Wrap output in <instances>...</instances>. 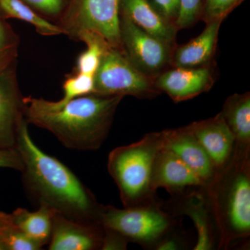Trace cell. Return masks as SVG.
<instances>
[{"instance_id":"obj_11","label":"cell","mask_w":250,"mask_h":250,"mask_svg":"<svg viewBox=\"0 0 250 250\" xmlns=\"http://www.w3.org/2000/svg\"><path fill=\"white\" fill-rule=\"evenodd\" d=\"M188 126L209 156L216 172L222 170L231 160L236 141L221 113Z\"/></svg>"},{"instance_id":"obj_10","label":"cell","mask_w":250,"mask_h":250,"mask_svg":"<svg viewBox=\"0 0 250 250\" xmlns=\"http://www.w3.org/2000/svg\"><path fill=\"white\" fill-rule=\"evenodd\" d=\"M103 236V226L77 223L53 210L48 249L101 250Z\"/></svg>"},{"instance_id":"obj_17","label":"cell","mask_w":250,"mask_h":250,"mask_svg":"<svg viewBox=\"0 0 250 250\" xmlns=\"http://www.w3.org/2000/svg\"><path fill=\"white\" fill-rule=\"evenodd\" d=\"M184 198L178 205L179 213L187 215L193 223L197 231L194 250H210L214 247V233L212 216L207 195L194 192Z\"/></svg>"},{"instance_id":"obj_19","label":"cell","mask_w":250,"mask_h":250,"mask_svg":"<svg viewBox=\"0 0 250 250\" xmlns=\"http://www.w3.org/2000/svg\"><path fill=\"white\" fill-rule=\"evenodd\" d=\"M220 113L234 135L236 144L250 146V93L230 96Z\"/></svg>"},{"instance_id":"obj_13","label":"cell","mask_w":250,"mask_h":250,"mask_svg":"<svg viewBox=\"0 0 250 250\" xmlns=\"http://www.w3.org/2000/svg\"><path fill=\"white\" fill-rule=\"evenodd\" d=\"M213 81L207 67H176L158 75L154 85L176 103L195 98L209 90Z\"/></svg>"},{"instance_id":"obj_5","label":"cell","mask_w":250,"mask_h":250,"mask_svg":"<svg viewBox=\"0 0 250 250\" xmlns=\"http://www.w3.org/2000/svg\"><path fill=\"white\" fill-rule=\"evenodd\" d=\"M100 224L121 233L129 242L154 248L170 232L173 221L155 201L124 208L103 205Z\"/></svg>"},{"instance_id":"obj_25","label":"cell","mask_w":250,"mask_h":250,"mask_svg":"<svg viewBox=\"0 0 250 250\" xmlns=\"http://www.w3.org/2000/svg\"><path fill=\"white\" fill-rule=\"evenodd\" d=\"M0 237L6 250H39L42 248L14 225L1 230Z\"/></svg>"},{"instance_id":"obj_21","label":"cell","mask_w":250,"mask_h":250,"mask_svg":"<svg viewBox=\"0 0 250 250\" xmlns=\"http://www.w3.org/2000/svg\"><path fill=\"white\" fill-rule=\"evenodd\" d=\"M77 41L84 42L87 49L79 56L72 72L94 77L100 65L102 56L111 45L103 36L90 31L81 32L77 36Z\"/></svg>"},{"instance_id":"obj_16","label":"cell","mask_w":250,"mask_h":250,"mask_svg":"<svg viewBox=\"0 0 250 250\" xmlns=\"http://www.w3.org/2000/svg\"><path fill=\"white\" fill-rule=\"evenodd\" d=\"M222 21L216 20L207 23V27L200 35L176 49L171 60L174 67L205 66L214 54Z\"/></svg>"},{"instance_id":"obj_30","label":"cell","mask_w":250,"mask_h":250,"mask_svg":"<svg viewBox=\"0 0 250 250\" xmlns=\"http://www.w3.org/2000/svg\"><path fill=\"white\" fill-rule=\"evenodd\" d=\"M0 167L22 171V158L16 148H0Z\"/></svg>"},{"instance_id":"obj_7","label":"cell","mask_w":250,"mask_h":250,"mask_svg":"<svg viewBox=\"0 0 250 250\" xmlns=\"http://www.w3.org/2000/svg\"><path fill=\"white\" fill-rule=\"evenodd\" d=\"M159 92L150 77L136 68L119 49L108 46L94 75L93 94L148 98Z\"/></svg>"},{"instance_id":"obj_18","label":"cell","mask_w":250,"mask_h":250,"mask_svg":"<svg viewBox=\"0 0 250 250\" xmlns=\"http://www.w3.org/2000/svg\"><path fill=\"white\" fill-rule=\"evenodd\" d=\"M53 210L39 206L36 211L18 208L11 213L13 225L42 247L50 240Z\"/></svg>"},{"instance_id":"obj_20","label":"cell","mask_w":250,"mask_h":250,"mask_svg":"<svg viewBox=\"0 0 250 250\" xmlns=\"http://www.w3.org/2000/svg\"><path fill=\"white\" fill-rule=\"evenodd\" d=\"M0 16L6 21L13 18L29 23L41 36L62 34V29L57 24L41 17L22 0H0Z\"/></svg>"},{"instance_id":"obj_31","label":"cell","mask_w":250,"mask_h":250,"mask_svg":"<svg viewBox=\"0 0 250 250\" xmlns=\"http://www.w3.org/2000/svg\"><path fill=\"white\" fill-rule=\"evenodd\" d=\"M168 234V233H167ZM167 234L156 243L154 248L157 250H177L182 249V244L178 238L167 236Z\"/></svg>"},{"instance_id":"obj_28","label":"cell","mask_w":250,"mask_h":250,"mask_svg":"<svg viewBox=\"0 0 250 250\" xmlns=\"http://www.w3.org/2000/svg\"><path fill=\"white\" fill-rule=\"evenodd\" d=\"M104 228V236L101 250H123L127 248L129 240L121 233L111 229Z\"/></svg>"},{"instance_id":"obj_24","label":"cell","mask_w":250,"mask_h":250,"mask_svg":"<svg viewBox=\"0 0 250 250\" xmlns=\"http://www.w3.org/2000/svg\"><path fill=\"white\" fill-rule=\"evenodd\" d=\"M39 16L57 24L65 13L70 0H22Z\"/></svg>"},{"instance_id":"obj_2","label":"cell","mask_w":250,"mask_h":250,"mask_svg":"<svg viewBox=\"0 0 250 250\" xmlns=\"http://www.w3.org/2000/svg\"><path fill=\"white\" fill-rule=\"evenodd\" d=\"M124 97L89 94L74 99L57 109L39 107L24 97V118L28 124L47 130L68 149L96 150L108 132Z\"/></svg>"},{"instance_id":"obj_9","label":"cell","mask_w":250,"mask_h":250,"mask_svg":"<svg viewBox=\"0 0 250 250\" xmlns=\"http://www.w3.org/2000/svg\"><path fill=\"white\" fill-rule=\"evenodd\" d=\"M17 65L0 71V148H16L24 118V98L20 89Z\"/></svg>"},{"instance_id":"obj_32","label":"cell","mask_w":250,"mask_h":250,"mask_svg":"<svg viewBox=\"0 0 250 250\" xmlns=\"http://www.w3.org/2000/svg\"><path fill=\"white\" fill-rule=\"evenodd\" d=\"M12 225V218H11V214L0 211V231Z\"/></svg>"},{"instance_id":"obj_3","label":"cell","mask_w":250,"mask_h":250,"mask_svg":"<svg viewBox=\"0 0 250 250\" xmlns=\"http://www.w3.org/2000/svg\"><path fill=\"white\" fill-rule=\"evenodd\" d=\"M220 247L250 234V146L236 145L229 162L205 188Z\"/></svg>"},{"instance_id":"obj_1","label":"cell","mask_w":250,"mask_h":250,"mask_svg":"<svg viewBox=\"0 0 250 250\" xmlns=\"http://www.w3.org/2000/svg\"><path fill=\"white\" fill-rule=\"evenodd\" d=\"M28 125L25 119L21 122L16 149L22 158L23 185L31 202L77 223L102 226L103 205L70 169L36 146Z\"/></svg>"},{"instance_id":"obj_6","label":"cell","mask_w":250,"mask_h":250,"mask_svg":"<svg viewBox=\"0 0 250 250\" xmlns=\"http://www.w3.org/2000/svg\"><path fill=\"white\" fill-rule=\"evenodd\" d=\"M57 25L73 41L82 31H93L122 52L119 0H70Z\"/></svg>"},{"instance_id":"obj_26","label":"cell","mask_w":250,"mask_h":250,"mask_svg":"<svg viewBox=\"0 0 250 250\" xmlns=\"http://www.w3.org/2000/svg\"><path fill=\"white\" fill-rule=\"evenodd\" d=\"M203 0H179V9L174 25L178 29L188 27L196 21Z\"/></svg>"},{"instance_id":"obj_4","label":"cell","mask_w":250,"mask_h":250,"mask_svg":"<svg viewBox=\"0 0 250 250\" xmlns=\"http://www.w3.org/2000/svg\"><path fill=\"white\" fill-rule=\"evenodd\" d=\"M164 147V131L146 134L137 142L115 148L108 157V173L116 184L125 207L155 202L153 166Z\"/></svg>"},{"instance_id":"obj_15","label":"cell","mask_w":250,"mask_h":250,"mask_svg":"<svg viewBox=\"0 0 250 250\" xmlns=\"http://www.w3.org/2000/svg\"><path fill=\"white\" fill-rule=\"evenodd\" d=\"M120 15L156 39L172 45L177 28L169 22L147 0H119Z\"/></svg>"},{"instance_id":"obj_12","label":"cell","mask_w":250,"mask_h":250,"mask_svg":"<svg viewBox=\"0 0 250 250\" xmlns=\"http://www.w3.org/2000/svg\"><path fill=\"white\" fill-rule=\"evenodd\" d=\"M164 147L183 161L200 177L205 187L208 186L214 179L216 170L190 126L164 130Z\"/></svg>"},{"instance_id":"obj_14","label":"cell","mask_w":250,"mask_h":250,"mask_svg":"<svg viewBox=\"0 0 250 250\" xmlns=\"http://www.w3.org/2000/svg\"><path fill=\"white\" fill-rule=\"evenodd\" d=\"M152 187L155 192L163 188L175 194L188 187L205 188V184L178 156L163 147L153 166Z\"/></svg>"},{"instance_id":"obj_22","label":"cell","mask_w":250,"mask_h":250,"mask_svg":"<svg viewBox=\"0 0 250 250\" xmlns=\"http://www.w3.org/2000/svg\"><path fill=\"white\" fill-rule=\"evenodd\" d=\"M62 89L63 97L57 102L29 97L31 101L39 107L49 110L57 109L74 99L93 93L94 77L72 72L65 76Z\"/></svg>"},{"instance_id":"obj_29","label":"cell","mask_w":250,"mask_h":250,"mask_svg":"<svg viewBox=\"0 0 250 250\" xmlns=\"http://www.w3.org/2000/svg\"><path fill=\"white\" fill-rule=\"evenodd\" d=\"M165 19L174 24L179 9V0H147Z\"/></svg>"},{"instance_id":"obj_27","label":"cell","mask_w":250,"mask_h":250,"mask_svg":"<svg viewBox=\"0 0 250 250\" xmlns=\"http://www.w3.org/2000/svg\"><path fill=\"white\" fill-rule=\"evenodd\" d=\"M241 0H206L204 16L207 23L223 20Z\"/></svg>"},{"instance_id":"obj_23","label":"cell","mask_w":250,"mask_h":250,"mask_svg":"<svg viewBox=\"0 0 250 250\" xmlns=\"http://www.w3.org/2000/svg\"><path fill=\"white\" fill-rule=\"evenodd\" d=\"M19 45V36L0 16V71L17 65Z\"/></svg>"},{"instance_id":"obj_33","label":"cell","mask_w":250,"mask_h":250,"mask_svg":"<svg viewBox=\"0 0 250 250\" xmlns=\"http://www.w3.org/2000/svg\"><path fill=\"white\" fill-rule=\"evenodd\" d=\"M0 250H6L1 237H0Z\"/></svg>"},{"instance_id":"obj_8","label":"cell","mask_w":250,"mask_h":250,"mask_svg":"<svg viewBox=\"0 0 250 250\" xmlns=\"http://www.w3.org/2000/svg\"><path fill=\"white\" fill-rule=\"evenodd\" d=\"M122 52L140 71L151 77L170 63L172 45L156 39L120 15Z\"/></svg>"}]
</instances>
